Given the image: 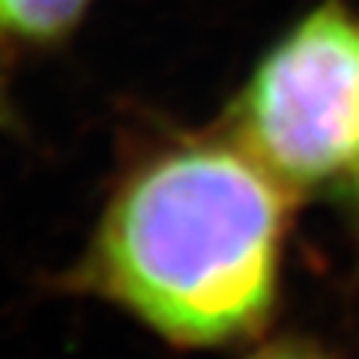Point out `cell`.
Segmentation results:
<instances>
[{
	"label": "cell",
	"instance_id": "6da1fadb",
	"mask_svg": "<svg viewBox=\"0 0 359 359\" xmlns=\"http://www.w3.org/2000/svg\"><path fill=\"white\" fill-rule=\"evenodd\" d=\"M282 228V180L249 150L195 144L123 189L99 233L96 273L168 339L219 344L266 318Z\"/></svg>",
	"mask_w": 359,
	"mask_h": 359
},
{
	"label": "cell",
	"instance_id": "7a4b0ae2",
	"mask_svg": "<svg viewBox=\"0 0 359 359\" xmlns=\"http://www.w3.org/2000/svg\"><path fill=\"white\" fill-rule=\"evenodd\" d=\"M240 138L290 186L359 168V15L327 0L299 18L243 90Z\"/></svg>",
	"mask_w": 359,
	"mask_h": 359
},
{
	"label": "cell",
	"instance_id": "3957f363",
	"mask_svg": "<svg viewBox=\"0 0 359 359\" xmlns=\"http://www.w3.org/2000/svg\"><path fill=\"white\" fill-rule=\"evenodd\" d=\"M90 0H0V36L57 39L69 30Z\"/></svg>",
	"mask_w": 359,
	"mask_h": 359
},
{
	"label": "cell",
	"instance_id": "277c9868",
	"mask_svg": "<svg viewBox=\"0 0 359 359\" xmlns=\"http://www.w3.org/2000/svg\"><path fill=\"white\" fill-rule=\"evenodd\" d=\"M255 359H311L306 353H297V351H269V353H261Z\"/></svg>",
	"mask_w": 359,
	"mask_h": 359
}]
</instances>
